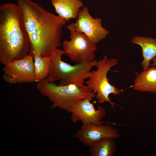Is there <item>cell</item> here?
Instances as JSON below:
<instances>
[{
  "label": "cell",
  "mask_w": 156,
  "mask_h": 156,
  "mask_svg": "<svg viewBox=\"0 0 156 156\" xmlns=\"http://www.w3.org/2000/svg\"><path fill=\"white\" fill-rule=\"evenodd\" d=\"M22 24L27 37L29 54L50 56L61 45L66 21L30 0H17Z\"/></svg>",
  "instance_id": "1"
},
{
  "label": "cell",
  "mask_w": 156,
  "mask_h": 156,
  "mask_svg": "<svg viewBox=\"0 0 156 156\" xmlns=\"http://www.w3.org/2000/svg\"><path fill=\"white\" fill-rule=\"evenodd\" d=\"M29 41L22 24L19 8L13 3L0 6V62L5 65L28 55Z\"/></svg>",
  "instance_id": "2"
},
{
  "label": "cell",
  "mask_w": 156,
  "mask_h": 156,
  "mask_svg": "<svg viewBox=\"0 0 156 156\" xmlns=\"http://www.w3.org/2000/svg\"><path fill=\"white\" fill-rule=\"evenodd\" d=\"M36 88L52 103V109L59 108L69 113L78 101L88 98L92 99L95 96V92L84 84L81 87L74 83L57 85L55 82H49L45 79L37 83Z\"/></svg>",
  "instance_id": "3"
},
{
  "label": "cell",
  "mask_w": 156,
  "mask_h": 156,
  "mask_svg": "<svg viewBox=\"0 0 156 156\" xmlns=\"http://www.w3.org/2000/svg\"><path fill=\"white\" fill-rule=\"evenodd\" d=\"M64 53L63 50L57 48L51 53L49 74L45 79L51 82L59 80V85H61L74 83L82 86L84 80L91 75V70L96 66L97 61L94 59L73 66L62 60V56Z\"/></svg>",
  "instance_id": "4"
},
{
  "label": "cell",
  "mask_w": 156,
  "mask_h": 156,
  "mask_svg": "<svg viewBox=\"0 0 156 156\" xmlns=\"http://www.w3.org/2000/svg\"><path fill=\"white\" fill-rule=\"evenodd\" d=\"M118 62L117 59H108L105 56L97 61L96 65L97 70L91 71V75L85 82L89 90L96 93L95 97L98 103L108 102L113 109L115 105H117L111 101L109 96L110 94L114 96L118 95L121 91L109 82L107 75L111 68L117 65Z\"/></svg>",
  "instance_id": "5"
},
{
  "label": "cell",
  "mask_w": 156,
  "mask_h": 156,
  "mask_svg": "<svg viewBox=\"0 0 156 156\" xmlns=\"http://www.w3.org/2000/svg\"><path fill=\"white\" fill-rule=\"evenodd\" d=\"M70 31L68 41L63 42V51L71 61L75 64L89 62L95 57L94 52L97 49L96 44L93 42L85 34L75 30L74 23L66 26Z\"/></svg>",
  "instance_id": "6"
},
{
  "label": "cell",
  "mask_w": 156,
  "mask_h": 156,
  "mask_svg": "<svg viewBox=\"0 0 156 156\" xmlns=\"http://www.w3.org/2000/svg\"><path fill=\"white\" fill-rule=\"evenodd\" d=\"M34 60L33 56L29 54L4 65L2 69L4 81L11 84L35 82Z\"/></svg>",
  "instance_id": "7"
},
{
  "label": "cell",
  "mask_w": 156,
  "mask_h": 156,
  "mask_svg": "<svg viewBox=\"0 0 156 156\" xmlns=\"http://www.w3.org/2000/svg\"><path fill=\"white\" fill-rule=\"evenodd\" d=\"M77 18L74 23L75 30L86 34L96 44L105 38L109 33L102 26L101 18H93L86 6L80 10Z\"/></svg>",
  "instance_id": "8"
},
{
  "label": "cell",
  "mask_w": 156,
  "mask_h": 156,
  "mask_svg": "<svg viewBox=\"0 0 156 156\" xmlns=\"http://www.w3.org/2000/svg\"><path fill=\"white\" fill-rule=\"evenodd\" d=\"M92 99L88 98L78 101L70 110V119L72 122L75 123L81 121L82 125H101L103 122L102 120L106 116L105 109L100 106H97L96 109Z\"/></svg>",
  "instance_id": "9"
},
{
  "label": "cell",
  "mask_w": 156,
  "mask_h": 156,
  "mask_svg": "<svg viewBox=\"0 0 156 156\" xmlns=\"http://www.w3.org/2000/svg\"><path fill=\"white\" fill-rule=\"evenodd\" d=\"M75 136L80 142L90 147L105 138L117 139L120 137V134L116 129L109 125H82Z\"/></svg>",
  "instance_id": "10"
},
{
  "label": "cell",
  "mask_w": 156,
  "mask_h": 156,
  "mask_svg": "<svg viewBox=\"0 0 156 156\" xmlns=\"http://www.w3.org/2000/svg\"><path fill=\"white\" fill-rule=\"evenodd\" d=\"M58 16L66 21L77 18L83 3L80 0H51Z\"/></svg>",
  "instance_id": "11"
},
{
  "label": "cell",
  "mask_w": 156,
  "mask_h": 156,
  "mask_svg": "<svg viewBox=\"0 0 156 156\" xmlns=\"http://www.w3.org/2000/svg\"><path fill=\"white\" fill-rule=\"evenodd\" d=\"M133 89L141 92L156 93V66H151L137 74L134 79Z\"/></svg>",
  "instance_id": "12"
},
{
  "label": "cell",
  "mask_w": 156,
  "mask_h": 156,
  "mask_svg": "<svg viewBox=\"0 0 156 156\" xmlns=\"http://www.w3.org/2000/svg\"><path fill=\"white\" fill-rule=\"evenodd\" d=\"M131 42L141 47L143 59L141 65L144 69L148 68L150 62L156 56V38L135 36L132 38Z\"/></svg>",
  "instance_id": "13"
},
{
  "label": "cell",
  "mask_w": 156,
  "mask_h": 156,
  "mask_svg": "<svg viewBox=\"0 0 156 156\" xmlns=\"http://www.w3.org/2000/svg\"><path fill=\"white\" fill-rule=\"evenodd\" d=\"M115 140L105 138L89 147V153L90 156H113L117 150Z\"/></svg>",
  "instance_id": "14"
},
{
  "label": "cell",
  "mask_w": 156,
  "mask_h": 156,
  "mask_svg": "<svg viewBox=\"0 0 156 156\" xmlns=\"http://www.w3.org/2000/svg\"><path fill=\"white\" fill-rule=\"evenodd\" d=\"M35 70V82H39L46 79L49 74L50 56H42L39 53L33 55Z\"/></svg>",
  "instance_id": "15"
},
{
  "label": "cell",
  "mask_w": 156,
  "mask_h": 156,
  "mask_svg": "<svg viewBox=\"0 0 156 156\" xmlns=\"http://www.w3.org/2000/svg\"><path fill=\"white\" fill-rule=\"evenodd\" d=\"M151 61L152 63L150 64V66H156V56L153 58Z\"/></svg>",
  "instance_id": "16"
},
{
  "label": "cell",
  "mask_w": 156,
  "mask_h": 156,
  "mask_svg": "<svg viewBox=\"0 0 156 156\" xmlns=\"http://www.w3.org/2000/svg\"></svg>",
  "instance_id": "17"
}]
</instances>
